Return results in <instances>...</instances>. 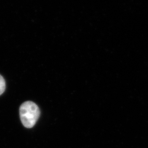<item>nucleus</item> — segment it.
<instances>
[{
	"instance_id": "1",
	"label": "nucleus",
	"mask_w": 148,
	"mask_h": 148,
	"mask_svg": "<svg viewBox=\"0 0 148 148\" xmlns=\"http://www.w3.org/2000/svg\"><path fill=\"white\" fill-rule=\"evenodd\" d=\"M20 117L24 127L31 128L36 124L40 115L38 106L33 101H27L21 104L19 109Z\"/></svg>"
},
{
	"instance_id": "2",
	"label": "nucleus",
	"mask_w": 148,
	"mask_h": 148,
	"mask_svg": "<svg viewBox=\"0 0 148 148\" xmlns=\"http://www.w3.org/2000/svg\"><path fill=\"white\" fill-rule=\"evenodd\" d=\"M5 80L3 77L0 75V95H1L5 92Z\"/></svg>"
}]
</instances>
